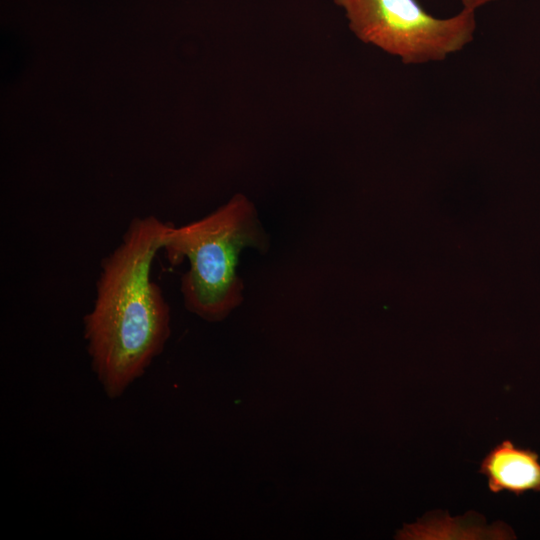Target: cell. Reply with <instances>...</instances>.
I'll use <instances>...</instances> for the list:
<instances>
[{
	"mask_svg": "<svg viewBox=\"0 0 540 540\" xmlns=\"http://www.w3.org/2000/svg\"><path fill=\"white\" fill-rule=\"evenodd\" d=\"M349 28L366 44L397 56L405 64L443 61L474 37L475 10L449 18L428 13L417 0H334Z\"/></svg>",
	"mask_w": 540,
	"mask_h": 540,
	"instance_id": "3957f363",
	"label": "cell"
},
{
	"mask_svg": "<svg viewBox=\"0 0 540 540\" xmlns=\"http://www.w3.org/2000/svg\"><path fill=\"white\" fill-rule=\"evenodd\" d=\"M496 0H461L463 8L475 10Z\"/></svg>",
	"mask_w": 540,
	"mask_h": 540,
	"instance_id": "5b68a950",
	"label": "cell"
},
{
	"mask_svg": "<svg viewBox=\"0 0 540 540\" xmlns=\"http://www.w3.org/2000/svg\"><path fill=\"white\" fill-rule=\"evenodd\" d=\"M479 472L487 477L492 493L507 491L520 496L528 491L540 492L539 455L510 440L500 442L487 453Z\"/></svg>",
	"mask_w": 540,
	"mask_h": 540,
	"instance_id": "277c9868",
	"label": "cell"
},
{
	"mask_svg": "<svg viewBox=\"0 0 540 540\" xmlns=\"http://www.w3.org/2000/svg\"><path fill=\"white\" fill-rule=\"evenodd\" d=\"M168 226L154 215L133 218L118 246L100 263L83 333L92 370L110 399L143 376L170 337V308L151 280Z\"/></svg>",
	"mask_w": 540,
	"mask_h": 540,
	"instance_id": "6da1fadb",
	"label": "cell"
},
{
	"mask_svg": "<svg viewBox=\"0 0 540 540\" xmlns=\"http://www.w3.org/2000/svg\"><path fill=\"white\" fill-rule=\"evenodd\" d=\"M268 246L254 205L237 194L197 221L181 227L169 224L161 250L172 265L185 258L189 262L180 280L186 309L218 322L243 301V283L237 274L241 252L247 247L266 251Z\"/></svg>",
	"mask_w": 540,
	"mask_h": 540,
	"instance_id": "7a4b0ae2",
	"label": "cell"
}]
</instances>
